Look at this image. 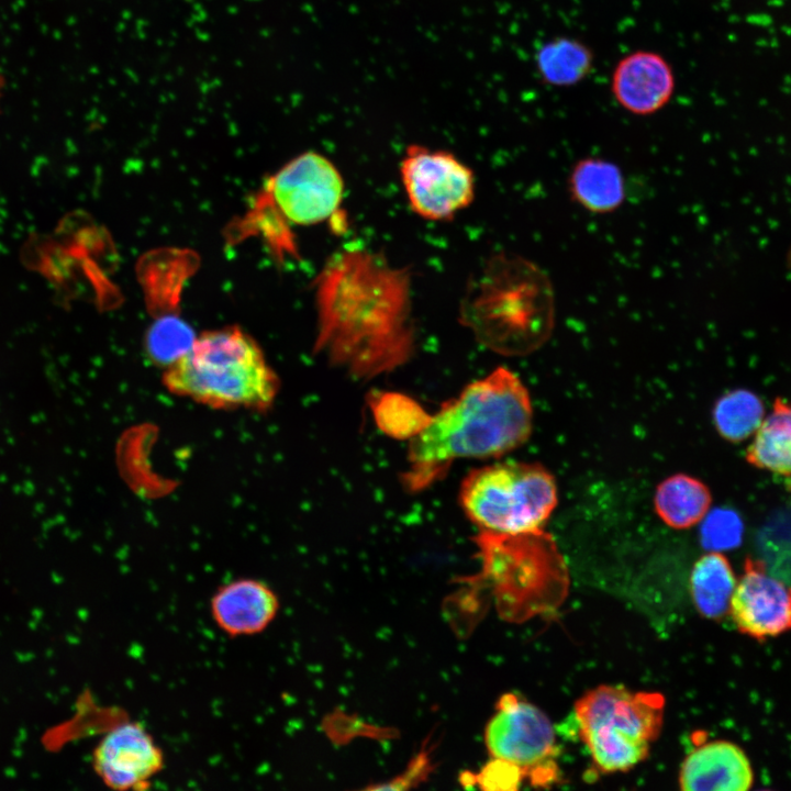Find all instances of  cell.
Returning a JSON list of instances; mask_svg holds the SVG:
<instances>
[{
	"instance_id": "1",
	"label": "cell",
	"mask_w": 791,
	"mask_h": 791,
	"mask_svg": "<svg viewBox=\"0 0 791 791\" xmlns=\"http://www.w3.org/2000/svg\"><path fill=\"white\" fill-rule=\"evenodd\" d=\"M315 352L357 379H372L410 360L414 350L410 279L360 248L336 253L316 280Z\"/></svg>"
},
{
	"instance_id": "2",
	"label": "cell",
	"mask_w": 791,
	"mask_h": 791,
	"mask_svg": "<svg viewBox=\"0 0 791 791\" xmlns=\"http://www.w3.org/2000/svg\"><path fill=\"white\" fill-rule=\"evenodd\" d=\"M533 427L530 393L521 379L500 366L467 385L428 415L409 441L401 482L421 492L461 459L500 457L523 445Z\"/></svg>"
},
{
	"instance_id": "3",
	"label": "cell",
	"mask_w": 791,
	"mask_h": 791,
	"mask_svg": "<svg viewBox=\"0 0 791 791\" xmlns=\"http://www.w3.org/2000/svg\"><path fill=\"white\" fill-rule=\"evenodd\" d=\"M555 311L548 275L523 256L498 253L469 282L459 319L490 350L524 356L549 339Z\"/></svg>"
},
{
	"instance_id": "4",
	"label": "cell",
	"mask_w": 791,
	"mask_h": 791,
	"mask_svg": "<svg viewBox=\"0 0 791 791\" xmlns=\"http://www.w3.org/2000/svg\"><path fill=\"white\" fill-rule=\"evenodd\" d=\"M166 389L218 410L265 412L280 381L260 346L237 326L197 336L192 347L163 375Z\"/></svg>"
},
{
	"instance_id": "5",
	"label": "cell",
	"mask_w": 791,
	"mask_h": 791,
	"mask_svg": "<svg viewBox=\"0 0 791 791\" xmlns=\"http://www.w3.org/2000/svg\"><path fill=\"white\" fill-rule=\"evenodd\" d=\"M658 692L599 686L575 703L581 740L602 773L627 771L645 760L664 722Z\"/></svg>"
},
{
	"instance_id": "6",
	"label": "cell",
	"mask_w": 791,
	"mask_h": 791,
	"mask_svg": "<svg viewBox=\"0 0 791 791\" xmlns=\"http://www.w3.org/2000/svg\"><path fill=\"white\" fill-rule=\"evenodd\" d=\"M458 501L479 531L519 534L544 527L558 502L557 484L541 464L504 461L468 472Z\"/></svg>"
},
{
	"instance_id": "7",
	"label": "cell",
	"mask_w": 791,
	"mask_h": 791,
	"mask_svg": "<svg viewBox=\"0 0 791 791\" xmlns=\"http://www.w3.org/2000/svg\"><path fill=\"white\" fill-rule=\"evenodd\" d=\"M491 758L514 765L534 787L559 780L558 748L547 715L515 694H503L484 729Z\"/></svg>"
},
{
	"instance_id": "8",
	"label": "cell",
	"mask_w": 791,
	"mask_h": 791,
	"mask_svg": "<svg viewBox=\"0 0 791 791\" xmlns=\"http://www.w3.org/2000/svg\"><path fill=\"white\" fill-rule=\"evenodd\" d=\"M481 559V573L497 590L501 605L510 595L525 589H543L547 584L565 586L567 570L553 537L543 528L502 534L479 531L475 536Z\"/></svg>"
},
{
	"instance_id": "9",
	"label": "cell",
	"mask_w": 791,
	"mask_h": 791,
	"mask_svg": "<svg viewBox=\"0 0 791 791\" xmlns=\"http://www.w3.org/2000/svg\"><path fill=\"white\" fill-rule=\"evenodd\" d=\"M277 224L315 225L333 220L344 198V181L335 165L309 151L289 160L265 187Z\"/></svg>"
},
{
	"instance_id": "10",
	"label": "cell",
	"mask_w": 791,
	"mask_h": 791,
	"mask_svg": "<svg viewBox=\"0 0 791 791\" xmlns=\"http://www.w3.org/2000/svg\"><path fill=\"white\" fill-rule=\"evenodd\" d=\"M400 176L412 211L424 220H452L475 198L474 171L444 149L409 146L400 163Z\"/></svg>"
},
{
	"instance_id": "11",
	"label": "cell",
	"mask_w": 791,
	"mask_h": 791,
	"mask_svg": "<svg viewBox=\"0 0 791 791\" xmlns=\"http://www.w3.org/2000/svg\"><path fill=\"white\" fill-rule=\"evenodd\" d=\"M99 779L118 791L143 790L165 767V754L152 733L137 721L110 728L91 757Z\"/></svg>"
},
{
	"instance_id": "12",
	"label": "cell",
	"mask_w": 791,
	"mask_h": 791,
	"mask_svg": "<svg viewBox=\"0 0 791 791\" xmlns=\"http://www.w3.org/2000/svg\"><path fill=\"white\" fill-rule=\"evenodd\" d=\"M729 613L737 630L757 640L791 631V587L771 577L764 562L747 558Z\"/></svg>"
},
{
	"instance_id": "13",
	"label": "cell",
	"mask_w": 791,
	"mask_h": 791,
	"mask_svg": "<svg viewBox=\"0 0 791 791\" xmlns=\"http://www.w3.org/2000/svg\"><path fill=\"white\" fill-rule=\"evenodd\" d=\"M215 626L230 637L265 632L276 619L279 599L271 587L255 578H237L221 584L210 599Z\"/></svg>"
},
{
	"instance_id": "14",
	"label": "cell",
	"mask_w": 791,
	"mask_h": 791,
	"mask_svg": "<svg viewBox=\"0 0 791 791\" xmlns=\"http://www.w3.org/2000/svg\"><path fill=\"white\" fill-rule=\"evenodd\" d=\"M676 87L670 64L658 53L636 51L616 64L611 90L616 102L627 112L649 115L661 110Z\"/></svg>"
},
{
	"instance_id": "15",
	"label": "cell",
	"mask_w": 791,
	"mask_h": 791,
	"mask_svg": "<svg viewBox=\"0 0 791 791\" xmlns=\"http://www.w3.org/2000/svg\"><path fill=\"white\" fill-rule=\"evenodd\" d=\"M754 772L745 751L728 740H711L684 758L679 784L684 791H746Z\"/></svg>"
},
{
	"instance_id": "16",
	"label": "cell",
	"mask_w": 791,
	"mask_h": 791,
	"mask_svg": "<svg viewBox=\"0 0 791 791\" xmlns=\"http://www.w3.org/2000/svg\"><path fill=\"white\" fill-rule=\"evenodd\" d=\"M571 199L587 211L611 213L625 199V181L620 167L609 160L587 157L578 160L568 178Z\"/></svg>"
},
{
	"instance_id": "17",
	"label": "cell",
	"mask_w": 791,
	"mask_h": 791,
	"mask_svg": "<svg viewBox=\"0 0 791 791\" xmlns=\"http://www.w3.org/2000/svg\"><path fill=\"white\" fill-rule=\"evenodd\" d=\"M712 497L704 482L686 474H676L661 481L655 492L657 515L668 526L690 528L700 523L710 510Z\"/></svg>"
},
{
	"instance_id": "18",
	"label": "cell",
	"mask_w": 791,
	"mask_h": 791,
	"mask_svg": "<svg viewBox=\"0 0 791 791\" xmlns=\"http://www.w3.org/2000/svg\"><path fill=\"white\" fill-rule=\"evenodd\" d=\"M746 461L762 470L791 476V402L777 398L765 415L745 454Z\"/></svg>"
},
{
	"instance_id": "19",
	"label": "cell",
	"mask_w": 791,
	"mask_h": 791,
	"mask_svg": "<svg viewBox=\"0 0 791 791\" xmlns=\"http://www.w3.org/2000/svg\"><path fill=\"white\" fill-rule=\"evenodd\" d=\"M736 583L731 562L721 552L700 557L690 576L691 595L699 613L713 620L729 613Z\"/></svg>"
},
{
	"instance_id": "20",
	"label": "cell",
	"mask_w": 791,
	"mask_h": 791,
	"mask_svg": "<svg viewBox=\"0 0 791 791\" xmlns=\"http://www.w3.org/2000/svg\"><path fill=\"white\" fill-rule=\"evenodd\" d=\"M535 63L545 82L568 87L587 77L593 55L582 42L562 36L544 43L536 52Z\"/></svg>"
},
{
	"instance_id": "21",
	"label": "cell",
	"mask_w": 791,
	"mask_h": 791,
	"mask_svg": "<svg viewBox=\"0 0 791 791\" xmlns=\"http://www.w3.org/2000/svg\"><path fill=\"white\" fill-rule=\"evenodd\" d=\"M712 415L722 438L740 443L756 433L765 417V406L755 392L734 389L717 399Z\"/></svg>"
},
{
	"instance_id": "22",
	"label": "cell",
	"mask_w": 791,
	"mask_h": 791,
	"mask_svg": "<svg viewBox=\"0 0 791 791\" xmlns=\"http://www.w3.org/2000/svg\"><path fill=\"white\" fill-rule=\"evenodd\" d=\"M371 409L385 433L404 439L416 434L430 415L413 399L398 393L377 394L371 401Z\"/></svg>"
},
{
	"instance_id": "23",
	"label": "cell",
	"mask_w": 791,
	"mask_h": 791,
	"mask_svg": "<svg viewBox=\"0 0 791 791\" xmlns=\"http://www.w3.org/2000/svg\"><path fill=\"white\" fill-rule=\"evenodd\" d=\"M196 338L192 328L182 320L165 316L149 328L146 349L152 360L168 368L187 354Z\"/></svg>"
},
{
	"instance_id": "24",
	"label": "cell",
	"mask_w": 791,
	"mask_h": 791,
	"mask_svg": "<svg viewBox=\"0 0 791 791\" xmlns=\"http://www.w3.org/2000/svg\"><path fill=\"white\" fill-rule=\"evenodd\" d=\"M744 524L737 512L717 508L708 512L702 520L700 538L710 552L733 549L742 543Z\"/></svg>"
},
{
	"instance_id": "25",
	"label": "cell",
	"mask_w": 791,
	"mask_h": 791,
	"mask_svg": "<svg viewBox=\"0 0 791 791\" xmlns=\"http://www.w3.org/2000/svg\"><path fill=\"white\" fill-rule=\"evenodd\" d=\"M474 780L479 783L482 789L515 790L524 778L520 769L514 765L492 758V760L474 777Z\"/></svg>"
},
{
	"instance_id": "26",
	"label": "cell",
	"mask_w": 791,
	"mask_h": 791,
	"mask_svg": "<svg viewBox=\"0 0 791 791\" xmlns=\"http://www.w3.org/2000/svg\"><path fill=\"white\" fill-rule=\"evenodd\" d=\"M3 86H4V80H3L2 73H1V70H0V100H1V97H2Z\"/></svg>"
}]
</instances>
